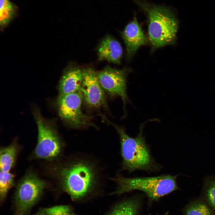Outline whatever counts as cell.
<instances>
[{
  "mask_svg": "<svg viewBox=\"0 0 215 215\" xmlns=\"http://www.w3.org/2000/svg\"><path fill=\"white\" fill-rule=\"evenodd\" d=\"M45 185V182L34 173L25 174L16 189L13 215H26L40 198Z\"/></svg>",
  "mask_w": 215,
  "mask_h": 215,
  "instance_id": "obj_5",
  "label": "cell"
},
{
  "mask_svg": "<svg viewBox=\"0 0 215 215\" xmlns=\"http://www.w3.org/2000/svg\"><path fill=\"white\" fill-rule=\"evenodd\" d=\"M83 96L81 90L59 95L57 104L60 117L72 128H79L91 126L96 128L91 122L93 116L85 114L81 110Z\"/></svg>",
  "mask_w": 215,
  "mask_h": 215,
  "instance_id": "obj_6",
  "label": "cell"
},
{
  "mask_svg": "<svg viewBox=\"0 0 215 215\" xmlns=\"http://www.w3.org/2000/svg\"><path fill=\"white\" fill-rule=\"evenodd\" d=\"M147 16L148 37L153 48L174 43L179 22L172 11L163 6L151 4L145 0H133Z\"/></svg>",
  "mask_w": 215,
  "mask_h": 215,
  "instance_id": "obj_2",
  "label": "cell"
},
{
  "mask_svg": "<svg viewBox=\"0 0 215 215\" xmlns=\"http://www.w3.org/2000/svg\"><path fill=\"white\" fill-rule=\"evenodd\" d=\"M107 122L114 127L119 136L122 170L130 173L137 170L151 172L160 168L153 159L143 136L145 123L141 125L139 133L133 138L128 136L122 127L109 121Z\"/></svg>",
  "mask_w": 215,
  "mask_h": 215,
  "instance_id": "obj_3",
  "label": "cell"
},
{
  "mask_svg": "<svg viewBox=\"0 0 215 215\" xmlns=\"http://www.w3.org/2000/svg\"><path fill=\"white\" fill-rule=\"evenodd\" d=\"M14 175L9 172L0 171V197L1 201L5 197L10 189L14 184Z\"/></svg>",
  "mask_w": 215,
  "mask_h": 215,
  "instance_id": "obj_18",
  "label": "cell"
},
{
  "mask_svg": "<svg viewBox=\"0 0 215 215\" xmlns=\"http://www.w3.org/2000/svg\"><path fill=\"white\" fill-rule=\"evenodd\" d=\"M83 80V70L77 67L68 70L63 75L59 84V95L81 90Z\"/></svg>",
  "mask_w": 215,
  "mask_h": 215,
  "instance_id": "obj_12",
  "label": "cell"
},
{
  "mask_svg": "<svg viewBox=\"0 0 215 215\" xmlns=\"http://www.w3.org/2000/svg\"><path fill=\"white\" fill-rule=\"evenodd\" d=\"M38 127L37 144L34 151L37 158L52 160L59 154L61 144L55 130L38 114H36Z\"/></svg>",
  "mask_w": 215,
  "mask_h": 215,
  "instance_id": "obj_7",
  "label": "cell"
},
{
  "mask_svg": "<svg viewBox=\"0 0 215 215\" xmlns=\"http://www.w3.org/2000/svg\"><path fill=\"white\" fill-rule=\"evenodd\" d=\"M97 50L100 60H105L118 64H120L122 48L119 42L110 36H106L102 39Z\"/></svg>",
  "mask_w": 215,
  "mask_h": 215,
  "instance_id": "obj_11",
  "label": "cell"
},
{
  "mask_svg": "<svg viewBox=\"0 0 215 215\" xmlns=\"http://www.w3.org/2000/svg\"><path fill=\"white\" fill-rule=\"evenodd\" d=\"M127 50V56L129 59L141 46L146 42V39L136 18L128 23L121 32Z\"/></svg>",
  "mask_w": 215,
  "mask_h": 215,
  "instance_id": "obj_10",
  "label": "cell"
},
{
  "mask_svg": "<svg viewBox=\"0 0 215 215\" xmlns=\"http://www.w3.org/2000/svg\"><path fill=\"white\" fill-rule=\"evenodd\" d=\"M0 24L4 27L8 24L15 15L17 7L9 0H0Z\"/></svg>",
  "mask_w": 215,
  "mask_h": 215,
  "instance_id": "obj_17",
  "label": "cell"
},
{
  "mask_svg": "<svg viewBox=\"0 0 215 215\" xmlns=\"http://www.w3.org/2000/svg\"><path fill=\"white\" fill-rule=\"evenodd\" d=\"M56 175L62 189L74 199L84 197L98 184L94 165L83 160H76L59 167Z\"/></svg>",
  "mask_w": 215,
  "mask_h": 215,
  "instance_id": "obj_1",
  "label": "cell"
},
{
  "mask_svg": "<svg viewBox=\"0 0 215 215\" xmlns=\"http://www.w3.org/2000/svg\"><path fill=\"white\" fill-rule=\"evenodd\" d=\"M140 206L138 198L132 197L117 204L108 215H137Z\"/></svg>",
  "mask_w": 215,
  "mask_h": 215,
  "instance_id": "obj_13",
  "label": "cell"
},
{
  "mask_svg": "<svg viewBox=\"0 0 215 215\" xmlns=\"http://www.w3.org/2000/svg\"><path fill=\"white\" fill-rule=\"evenodd\" d=\"M215 211L202 199L191 201L185 207L183 215H215Z\"/></svg>",
  "mask_w": 215,
  "mask_h": 215,
  "instance_id": "obj_15",
  "label": "cell"
},
{
  "mask_svg": "<svg viewBox=\"0 0 215 215\" xmlns=\"http://www.w3.org/2000/svg\"><path fill=\"white\" fill-rule=\"evenodd\" d=\"M125 72L108 66L97 73L99 82L104 91L111 97L120 96L123 103L125 111L128 100Z\"/></svg>",
  "mask_w": 215,
  "mask_h": 215,
  "instance_id": "obj_9",
  "label": "cell"
},
{
  "mask_svg": "<svg viewBox=\"0 0 215 215\" xmlns=\"http://www.w3.org/2000/svg\"><path fill=\"white\" fill-rule=\"evenodd\" d=\"M177 176L166 174L128 178L119 175L114 179L117 187L114 194H120L139 190L144 192L150 201H156L178 189L176 181Z\"/></svg>",
  "mask_w": 215,
  "mask_h": 215,
  "instance_id": "obj_4",
  "label": "cell"
},
{
  "mask_svg": "<svg viewBox=\"0 0 215 215\" xmlns=\"http://www.w3.org/2000/svg\"><path fill=\"white\" fill-rule=\"evenodd\" d=\"M201 196L215 211V177H208L205 179Z\"/></svg>",
  "mask_w": 215,
  "mask_h": 215,
  "instance_id": "obj_16",
  "label": "cell"
},
{
  "mask_svg": "<svg viewBox=\"0 0 215 215\" xmlns=\"http://www.w3.org/2000/svg\"><path fill=\"white\" fill-rule=\"evenodd\" d=\"M34 215H75L68 206L60 205L49 208H41Z\"/></svg>",
  "mask_w": 215,
  "mask_h": 215,
  "instance_id": "obj_19",
  "label": "cell"
},
{
  "mask_svg": "<svg viewBox=\"0 0 215 215\" xmlns=\"http://www.w3.org/2000/svg\"><path fill=\"white\" fill-rule=\"evenodd\" d=\"M17 148L14 144L1 148L0 152L1 171L9 172L15 162Z\"/></svg>",
  "mask_w": 215,
  "mask_h": 215,
  "instance_id": "obj_14",
  "label": "cell"
},
{
  "mask_svg": "<svg viewBox=\"0 0 215 215\" xmlns=\"http://www.w3.org/2000/svg\"><path fill=\"white\" fill-rule=\"evenodd\" d=\"M82 70L83 80L81 90L84 105L89 108H107L105 91L99 82L97 73L90 68Z\"/></svg>",
  "mask_w": 215,
  "mask_h": 215,
  "instance_id": "obj_8",
  "label": "cell"
},
{
  "mask_svg": "<svg viewBox=\"0 0 215 215\" xmlns=\"http://www.w3.org/2000/svg\"><path fill=\"white\" fill-rule=\"evenodd\" d=\"M168 212L165 213L164 214H162V215H168Z\"/></svg>",
  "mask_w": 215,
  "mask_h": 215,
  "instance_id": "obj_20",
  "label": "cell"
}]
</instances>
